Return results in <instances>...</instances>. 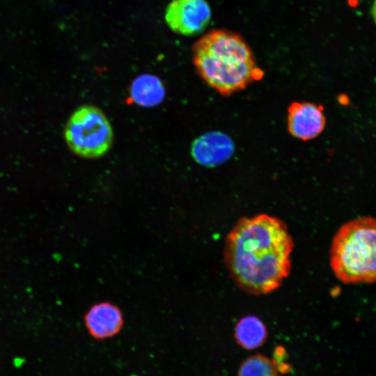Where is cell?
I'll return each mask as SVG.
<instances>
[{
    "label": "cell",
    "instance_id": "obj_1",
    "mask_svg": "<svg viewBox=\"0 0 376 376\" xmlns=\"http://www.w3.org/2000/svg\"><path fill=\"white\" fill-rule=\"evenodd\" d=\"M294 242L287 226L266 214L240 219L226 236L224 260L230 276L254 295L281 286L291 269Z\"/></svg>",
    "mask_w": 376,
    "mask_h": 376
},
{
    "label": "cell",
    "instance_id": "obj_2",
    "mask_svg": "<svg viewBox=\"0 0 376 376\" xmlns=\"http://www.w3.org/2000/svg\"><path fill=\"white\" fill-rule=\"evenodd\" d=\"M193 61L201 78L223 95L261 77L249 46L230 31L214 30L201 37L193 47Z\"/></svg>",
    "mask_w": 376,
    "mask_h": 376
},
{
    "label": "cell",
    "instance_id": "obj_3",
    "mask_svg": "<svg viewBox=\"0 0 376 376\" xmlns=\"http://www.w3.org/2000/svg\"><path fill=\"white\" fill-rule=\"evenodd\" d=\"M329 262L344 283L376 282V219L359 217L342 225L333 237Z\"/></svg>",
    "mask_w": 376,
    "mask_h": 376
},
{
    "label": "cell",
    "instance_id": "obj_4",
    "mask_svg": "<svg viewBox=\"0 0 376 376\" xmlns=\"http://www.w3.org/2000/svg\"><path fill=\"white\" fill-rule=\"evenodd\" d=\"M64 138L69 148L85 159L102 157L113 141L112 126L98 107L85 104L77 108L68 120Z\"/></svg>",
    "mask_w": 376,
    "mask_h": 376
},
{
    "label": "cell",
    "instance_id": "obj_5",
    "mask_svg": "<svg viewBox=\"0 0 376 376\" xmlns=\"http://www.w3.org/2000/svg\"><path fill=\"white\" fill-rule=\"evenodd\" d=\"M211 15L206 0H173L166 10L165 19L174 32L193 36L207 26Z\"/></svg>",
    "mask_w": 376,
    "mask_h": 376
},
{
    "label": "cell",
    "instance_id": "obj_6",
    "mask_svg": "<svg viewBox=\"0 0 376 376\" xmlns=\"http://www.w3.org/2000/svg\"><path fill=\"white\" fill-rule=\"evenodd\" d=\"M323 107L311 102H293L288 109V128L293 136L307 141L318 136L324 129Z\"/></svg>",
    "mask_w": 376,
    "mask_h": 376
},
{
    "label": "cell",
    "instance_id": "obj_7",
    "mask_svg": "<svg viewBox=\"0 0 376 376\" xmlns=\"http://www.w3.org/2000/svg\"><path fill=\"white\" fill-rule=\"evenodd\" d=\"M84 321L88 334L97 340L116 336L120 332L124 324L120 309L107 301L93 305L86 313Z\"/></svg>",
    "mask_w": 376,
    "mask_h": 376
},
{
    "label": "cell",
    "instance_id": "obj_8",
    "mask_svg": "<svg viewBox=\"0 0 376 376\" xmlns=\"http://www.w3.org/2000/svg\"><path fill=\"white\" fill-rule=\"evenodd\" d=\"M233 150V143L230 137L220 132H210L195 139L191 153L196 162L212 167L226 162Z\"/></svg>",
    "mask_w": 376,
    "mask_h": 376
},
{
    "label": "cell",
    "instance_id": "obj_9",
    "mask_svg": "<svg viewBox=\"0 0 376 376\" xmlns=\"http://www.w3.org/2000/svg\"><path fill=\"white\" fill-rule=\"evenodd\" d=\"M130 95L135 104L143 107H153L163 101L165 88L159 77L144 74L134 79L130 86Z\"/></svg>",
    "mask_w": 376,
    "mask_h": 376
},
{
    "label": "cell",
    "instance_id": "obj_10",
    "mask_svg": "<svg viewBox=\"0 0 376 376\" xmlns=\"http://www.w3.org/2000/svg\"><path fill=\"white\" fill-rule=\"evenodd\" d=\"M235 338L244 349L254 350L266 341L267 330L259 318L246 315L237 322L235 327Z\"/></svg>",
    "mask_w": 376,
    "mask_h": 376
},
{
    "label": "cell",
    "instance_id": "obj_11",
    "mask_svg": "<svg viewBox=\"0 0 376 376\" xmlns=\"http://www.w3.org/2000/svg\"><path fill=\"white\" fill-rule=\"evenodd\" d=\"M237 376H278L273 361L262 354L246 358L240 365Z\"/></svg>",
    "mask_w": 376,
    "mask_h": 376
},
{
    "label": "cell",
    "instance_id": "obj_12",
    "mask_svg": "<svg viewBox=\"0 0 376 376\" xmlns=\"http://www.w3.org/2000/svg\"><path fill=\"white\" fill-rule=\"evenodd\" d=\"M371 14L374 20V22L376 24V0L374 1L372 8H371Z\"/></svg>",
    "mask_w": 376,
    "mask_h": 376
}]
</instances>
